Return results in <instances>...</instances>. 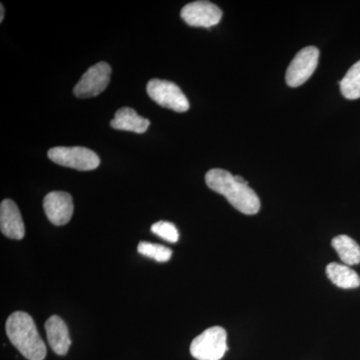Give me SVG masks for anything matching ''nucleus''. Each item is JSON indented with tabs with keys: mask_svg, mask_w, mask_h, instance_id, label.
Listing matches in <instances>:
<instances>
[{
	"mask_svg": "<svg viewBox=\"0 0 360 360\" xmlns=\"http://www.w3.org/2000/svg\"><path fill=\"white\" fill-rule=\"evenodd\" d=\"M205 181L212 191L224 195L238 212L248 215L257 214L259 212V198L243 177L214 168L206 174Z\"/></svg>",
	"mask_w": 360,
	"mask_h": 360,
	"instance_id": "1",
	"label": "nucleus"
},
{
	"mask_svg": "<svg viewBox=\"0 0 360 360\" xmlns=\"http://www.w3.org/2000/svg\"><path fill=\"white\" fill-rule=\"evenodd\" d=\"M6 335L13 347L28 360H44L46 347L30 314L16 311L7 319Z\"/></svg>",
	"mask_w": 360,
	"mask_h": 360,
	"instance_id": "2",
	"label": "nucleus"
},
{
	"mask_svg": "<svg viewBox=\"0 0 360 360\" xmlns=\"http://www.w3.org/2000/svg\"><path fill=\"white\" fill-rule=\"evenodd\" d=\"M227 333L220 326L206 329L191 345V354L198 360H220L227 352Z\"/></svg>",
	"mask_w": 360,
	"mask_h": 360,
	"instance_id": "3",
	"label": "nucleus"
},
{
	"mask_svg": "<svg viewBox=\"0 0 360 360\" xmlns=\"http://www.w3.org/2000/svg\"><path fill=\"white\" fill-rule=\"evenodd\" d=\"M49 160L61 167L75 168L79 172L94 170L101 165V158L94 151L86 148L58 146L47 153Z\"/></svg>",
	"mask_w": 360,
	"mask_h": 360,
	"instance_id": "4",
	"label": "nucleus"
},
{
	"mask_svg": "<svg viewBox=\"0 0 360 360\" xmlns=\"http://www.w3.org/2000/svg\"><path fill=\"white\" fill-rule=\"evenodd\" d=\"M146 90L149 97L162 108L176 112H186L189 110L188 99L174 82L155 78L148 82Z\"/></svg>",
	"mask_w": 360,
	"mask_h": 360,
	"instance_id": "5",
	"label": "nucleus"
},
{
	"mask_svg": "<svg viewBox=\"0 0 360 360\" xmlns=\"http://www.w3.org/2000/svg\"><path fill=\"white\" fill-rule=\"evenodd\" d=\"M319 51L315 46L302 49L291 61L286 71V82L290 87H298L314 75L319 65Z\"/></svg>",
	"mask_w": 360,
	"mask_h": 360,
	"instance_id": "6",
	"label": "nucleus"
},
{
	"mask_svg": "<svg viewBox=\"0 0 360 360\" xmlns=\"http://www.w3.org/2000/svg\"><path fill=\"white\" fill-rule=\"evenodd\" d=\"M110 75L111 68L108 63H96L82 75L73 89V94L78 98H89L98 96L110 84Z\"/></svg>",
	"mask_w": 360,
	"mask_h": 360,
	"instance_id": "7",
	"label": "nucleus"
},
{
	"mask_svg": "<svg viewBox=\"0 0 360 360\" xmlns=\"http://www.w3.org/2000/svg\"><path fill=\"white\" fill-rule=\"evenodd\" d=\"M180 15L188 25L210 28L219 25L222 18V11L212 2L193 1L181 9Z\"/></svg>",
	"mask_w": 360,
	"mask_h": 360,
	"instance_id": "8",
	"label": "nucleus"
},
{
	"mask_svg": "<svg viewBox=\"0 0 360 360\" xmlns=\"http://www.w3.org/2000/svg\"><path fill=\"white\" fill-rule=\"evenodd\" d=\"M44 208L49 221L59 226L70 221L75 206L70 193L65 191H52L45 196Z\"/></svg>",
	"mask_w": 360,
	"mask_h": 360,
	"instance_id": "9",
	"label": "nucleus"
},
{
	"mask_svg": "<svg viewBox=\"0 0 360 360\" xmlns=\"http://www.w3.org/2000/svg\"><path fill=\"white\" fill-rule=\"evenodd\" d=\"M0 229L6 238L20 240L25 238V227L20 210L11 200H4L0 205Z\"/></svg>",
	"mask_w": 360,
	"mask_h": 360,
	"instance_id": "10",
	"label": "nucleus"
},
{
	"mask_svg": "<svg viewBox=\"0 0 360 360\" xmlns=\"http://www.w3.org/2000/svg\"><path fill=\"white\" fill-rule=\"evenodd\" d=\"M45 330H46L47 340L51 349L61 356L68 354L71 340L70 331L65 322L58 315H52L45 322Z\"/></svg>",
	"mask_w": 360,
	"mask_h": 360,
	"instance_id": "11",
	"label": "nucleus"
},
{
	"mask_svg": "<svg viewBox=\"0 0 360 360\" xmlns=\"http://www.w3.org/2000/svg\"><path fill=\"white\" fill-rule=\"evenodd\" d=\"M110 125L115 129L131 131L134 134H144L148 129L150 122L137 115L136 111L132 108H122L116 111Z\"/></svg>",
	"mask_w": 360,
	"mask_h": 360,
	"instance_id": "12",
	"label": "nucleus"
},
{
	"mask_svg": "<svg viewBox=\"0 0 360 360\" xmlns=\"http://www.w3.org/2000/svg\"><path fill=\"white\" fill-rule=\"evenodd\" d=\"M326 274L331 283L343 290L357 288L360 285L359 274L348 265L336 264V262L329 264L326 266Z\"/></svg>",
	"mask_w": 360,
	"mask_h": 360,
	"instance_id": "13",
	"label": "nucleus"
},
{
	"mask_svg": "<svg viewBox=\"0 0 360 360\" xmlns=\"http://www.w3.org/2000/svg\"><path fill=\"white\" fill-rule=\"evenodd\" d=\"M331 245L338 253L341 262L347 265L359 264L360 248L354 239L347 236H338L333 239Z\"/></svg>",
	"mask_w": 360,
	"mask_h": 360,
	"instance_id": "14",
	"label": "nucleus"
},
{
	"mask_svg": "<svg viewBox=\"0 0 360 360\" xmlns=\"http://www.w3.org/2000/svg\"><path fill=\"white\" fill-rule=\"evenodd\" d=\"M340 85L341 94L345 98L349 101L360 98V60L348 70Z\"/></svg>",
	"mask_w": 360,
	"mask_h": 360,
	"instance_id": "15",
	"label": "nucleus"
},
{
	"mask_svg": "<svg viewBox=\"0 0 360 360\" xmlns=\"http://www.w3.org/2000/svg\"><path fill=\"white\" fill-rule=\"evenodd\" d=\"M137 250L144 257L151 258L158 262H167L172 257V250L167 246L142 241L137 246Z\"/></svg>",
	"mask_w": 360,
	"mask_h": 360,
	"instance_id": "16",
	"label": "nucleus"
},
{
	"mask_svg": "<svg viewBox=\"0 0 360 360\" xmlns=\"http://www.w3.org/2000/svg\"><path fill=\"white\" fill-rule=\"evenodd\" d=\"M151 231L160 238L165 239L170 243H175L179 241V233L176 226L172 222L161 221L155 222L151 226Z\"/></svg>",
	"mask_w": 360,
	"mask_h": 360,
	"instance_id": "17",
	"label": "nucleus"
},
{
	"mask_svg": "<svg viewBox=\"0 0 360 360\" xmlns=\"http://www.w3.org/2000/svg\"><path fill=\"white\" fill-rule=\"evenodd\" d=\"M0 11H1V13H0V22H2L4 18V7L2 4L0 6Z\"/></svg>",
	"mask_w": 360,
	"mask_h": 360,
	"instance_id": "18",
	"label": "nucleus"
}]
</instances>
